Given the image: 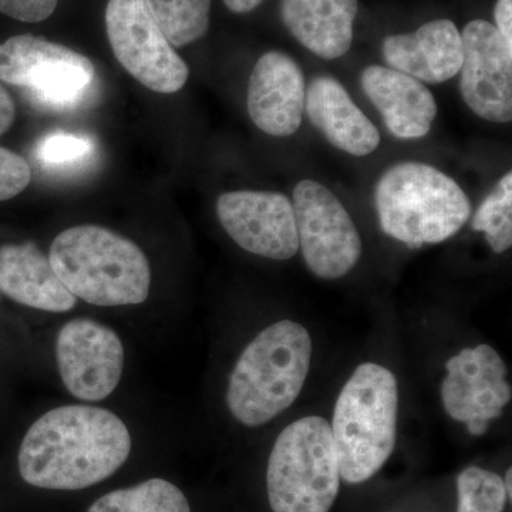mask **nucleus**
<instances>
[{"mask_svg": "<svg viewBox=\"0 0 512 512\" xmlns=\"http://www.w3.org/2000/svg\"><path fill=\"white\" fill-rule=\"evenodd\" d=\"M133 436L127 420L103 404L50 407L20 440L19 476L40 490H87L126 466Z\"/></svg>", "mask_w": 512, "mask_h": 512, "instance_id": "f257e3e1", "label": "nucleus"}, {"mask_svg": "<svg viewBox=\"0 0 512 512\" xmlns=\"http://www.w3.org/2000/svg\"><path fill=\"white\" fill-rule=\"evenodd\" d=\"M47 256L67 291L94 308L143 306L153 291V269L143 248L101 225L64 229Z\"/></svg>", "mask_w": 512, "mask_h": 512, "instance_id": "f03ea898", "label": "nucleus"}, {"mask_svg": "<svg viewBox=\"0 0 512 512\" xmlns=\"http://www.w3.org/2000/svg\"><path fill=\"white\" fill-rule=\"evenodd\" d=\"M312 339L292 320L262 330L242 350L229 375L228 412L249 429L264 426L298 399L311 369Z\"/></svg>", "mask_w": 512, "mask_h": 512, "instance_id": "7ed1b4c3", "label": "nucleus"}, {"mask_svg": "<svg viewBox=\"0 0 512 512\" xmlns=\"http://www.w3.org/2000/svg\"><path fill=\"white\" fill-rule=\"evenodd\" d=\"M375 204L384 234L409 248L447 241L471 217L470 198L453 178L414 161L393 165L380 177Z\"/></svg>", "mask_w": 512, "mask_h": 512, "instance_id": "20e7f679", "label": "nucleus"}, {"mask_svg": "<svg viewBox=\"0 0 512 512\" xmlns=\"http://www.w3.org/2000/svg\"><path fill=\"white\" fill-rule=\"evenodd\" d=\"M397 406L399 389L389 369L376 363L357 367L339 394L330 424L343 481L365 483L389 460Z\"/></svg>", "mask_w": 512, "mask_h": 512, "instance_id": "39448f33", "label": "nucleus"}, {"mask_svg": "<svg viewBox=\"0 0 512 512\" xmlns=\"http://www.w3.org/2000/svg\"><path fill=\"white\" fill-rule=\"evenodd\" d=\"M339 461L329 421L296 420L276 439L266 468L274 512H329L338 497Z\"/></svg>", "mask_w": 512, "mask_h": 512, "instance_id": "423d86ee", "label": "nucleus"}, {"mask_svg": "<svg viewBox=\"0 0 512 512\" xmlns=\"http://www.w3.org/2000/svg\"><path fill=\"white\" fill-rule=\"evenodd\" d=\"M53 360L64 392L73 402L103 404L116 394L127 369V348L119 330L89 316L57 326Z\"/></svg>", "mask_w": 512, "mask_h": 512, "instance_id": "0eeeda50", "label": "nucleus"}, {"mask_svg": "<svg viewBox=\"0 0 512 512\" xmlns=\"http://www.w3.org/2000/svg\"><path fill=\"white\" fill-rule=\"evenodd\" d=\"M89 57L45 37L19 35L0 43V80L28 90L50 109H70L93 89Z\"/></svg>", "mask_w": 512, "mask_h": 512, "instance_id": "6e6552de", "label": "nucleus"}, {"mask_svg": "<svg viewBox=\"0 0 512 512\" xmlns=\"http://www.w3.org/2000/svg\"><path fill=\"white\" fill-rule=\"evenodd\" d=\"M104 18L111 50L134 79L156 93L183 89L188 64L168 42L146 0H109Z\"/></svg>", "mask_w": 512, "mask_h": 512, "instance_id": "1a4fd4ad", "label": "nucleus"}, {"mask_svg": "<svg viewBox=\"0 0 512 512\" xmlns=\"http://www.w3.org/2000/svg\"><path fill=\"white\" fill-rule=\"evenodd\" d=\"M292 205L299 249L312 274L329 281L348 275L362 256V239L342 202L318 181L302 180Z\"/></svg>", "mask_w": 512, "mask_h": 512, "instance_id": "9d476101", "label": "nucleus"}, {"mask_svg": "<svg viewBox=\"0 0 512 512\" xmlns=\"http://www.w3.org/2000/svg\"><path fill=\"white\" fill-rule=\"evenodd\" d=\"M217 215L228 237L249 254L274 261L298 254L295 211L281 192H225L218 198Z\"/></svg>", "mask_w": 512, "mask_h": 512, "instance_id": "9b49d317", "label": "nucleus"}, {"mask_svg": "<svg viewBox=\"0 0 512 512\" xmlns=\"http://www.w3.org/2000/svg\"><path fill=\"white\" fill-rule=\"evenodd\" d=\"M460 92L473 113L491 123L512 120V46L487 20H471L463 33Z\"/></svg>", "mask_w": 512, "mask_h": 512, "instance_id": "f8f14e48", "label": "nucleus"}, {"mask_svg": "<svg viewBox=\"0 0 512 512\" xmlns=\"http://www.w3.org/2000/svg\"><path fill=\"white\" fill-rule=\"evenodd\" d=\"M446 367L441 399L448 416L461 423L503 416L511 402V386L505 380L507 367L491 346L461 350Z\"/></svg>", "mask_w": 512, "mask_h": 512, "instance_id": "ddd939ff", "label": "nucleus"}, {"mask_svg": "<svg viewBox=\"0 0 512 512\" xmlns=\"http://www.w3.org/2000/svg\"><path fill=\"white\" fill-rule=\"evenodd\" d=\"M305 99L301 66L279 50L262 55L248 83L247 107L252 123L269 136H292L301 127Z\"/></svg>", "mask_w": 512, "mask_h": 512, "instance_id": "4468645a", "label": "nucleus"}, {"mask_svg": "<svg viewBox=\"0 0 512 512\" xmlns=\"http://www.w3.org/2000/svg\"><path fill=\"white\" fill-rule=\"evenodd\" d=\"M0 295L47 315H67L79 305L33 242L0 245Z\"/></svg>", "mask_w": 512, "mask_h": 512, "instance_id": "2eb2a0df", "label": "nucleus"}, {"mask_svg": "<svg viewBox=\"0 0 512 512\" xmlns=\"http://www.w3.org/2000/svg\"><path fill=\"white\" fill-rule=\"evenodd\" d=\"M382 53L387 67L421 83L447 82L463 64L461 33L450 19L431 20L409 35L387 36Z\"/></svg>", "mask_w": 512, "mask_h": 512, "instance_id": "dca6fc26", "label": "nucleus"}, {"mask_svg": "<svg viewBox=\"0 0 512 512\" xmlns=\"http://www.w3.org/2000/svg\"><path fill=\"white\" fill-rule=\"evenodd\" d=\"M363 92L382 114L392 136L413 140L427 136L436 120V99L419 80L390 67L372 64L360 76Z\"/></svg>", "mask_w": 512, "mask_h": 512, "instance_id": "f3484780", "label": "nucleus"}, {"mask_svg": "<svg viewBox=\"0 0 512 512\" xmlns=\"http://www.w3.org/2000/svg\"><path fill=\"white\" fill-rule=\"evenodd\" d=\"M305 111L323 137L350 156H369L379 147V130L333 77L312 79L306 89Z\"/></svg>", "mask_w": 512, "mask_h": 512, "instance_id": "a211bd4d", "label": "nucleus"}, {"mask_svg": "<svg viewBox=\"0 0 512 512\" xmlns=\"http://www.w3.org/2000/svg\"><path fill=\"white\" fill-rule=\"evenodd\" d=\"M357 0H282L286 29L313 55L335 60L349 52Z\"/></svg>", "mask_w": 512, "mask_h": 512, "instance_id": "6ab92c4d", "label": "nucleus"}, {"mask_svg": "<svg viewBox=\"0 0 512 512\" xmlns=\"http://www.w3.org/2000/svg\"><path fill=\"white\" fill-rule=\"evenodd\" d=\"M87 512H191L180 488L165 478H148L101 495Z\"/></svg>", "mask_w": 512, "mask_h": 512, "instance_id": "aec40b11", "label": "nucleus"}, {"mask_svg": "<svg viewBox=\"0 0 512 512\" xmlns=\"http://www.w3.org/2000/svg\"><path fill=\"white\" fill-rule=\"evenodd\" d=\"M146 3L174 47L191 45L210 29L211 0H146Z\"/></svg>", "mask_w": 512, "mask_h": 512, "instance_id": "412c9836", "label": "nucleus"}, {"mask_svg": "<svg viewBox=\"0 0 512 512\" xmlns=\"http://www.w3.org/2000/svg\"><path fill=\"white\" fill-rule=\"evenodd\" d=\"M471 227L483 232L495 254H503L512 245V173L498 181L474 214Z\"/></svg>", "mask_w": 512, "mask_h": 512, "instance_id": "4be33fe9", "label": "nucleus"}, {"mask_svg": "<svg viewBox=\"0 0 512 512\" xmlns=\"http://www.w3.org/2000/svg\"><path fill=\"white\" fill-rule=\"evenodd\" d=\"M457 493V512H504L508 500L503 478L478 467L458 476Z\"/></svg>", "mask_w": 512, "mask_h": 512, "instance_id": "5701e85b", "label": "nucleus"}, {"mask_svg": "<svg viewBox=\"0 0 512 512\" xmlns=\"http://www.w3.org/2000/svg\"><path fill=\"white\" fill-rule=\"evenodd\" d=\"M94 153V143L89 137L70 133L49 134L40 140L36 157L47 167H70L83 164Z\"/></svg>", "mask_w": 512, "mask_h": 512, "instance_id": "b1692460", "label": "nucleus"}, {"mask_svg": "<svg viewBox=\"0 0 512 512\" xmlns=\"http://www.w3.org/2000/svg\"><path fill=\"white\" fill-rule=\"evenodd\" d=\"M32 170L25 158L0 147V201L12 200L28 188Z\"/></svg>", "mask_w": 512, "mask_h": 512, "instance_id": "393cba45", "label": "nucleus"}, {"mask_svg": "<svg viewBox=\"0 0 512 512\" xmlns=\"http://www.w3.org/2000/svg\"><path fill=\"white\" fill-rule=\"evenodd\" d=\"M59 0H0V13L19 22L39 23L55 13Z\"/></svg>", "mask_w": 512, "mask_h": 512, "instance_id": "a878e982", "label": "nucleus"}, {"mask_svg": "<svg viewBox=\"0 0 512 512\" xmlns=\"http://www.w3.org/2000/svg\"><path fill=\"white\" fill-rule=\"evenodd\" d=\"M495 28L512 46V0H497L494 8Z\"/></svg>", "mask_w": 512, "mask_h": 512, "instance_id": "bb28decb", "label": "nucleus"}, {"mask_svg": "<svg viewBox=\"0 0 512 512\" xmlns=\"http://www.w3.org/2000/svg\"><path fill=\"white\" fill-rule=\"evenodd\" d=\"M16 119L15 101L6 92L5 87L0 84V136L6 133Z\"/></svg>", "mask_w": 512, "mask_h": 512, "instance_id": "cd10ccee", "label": "nucleus"}, {"mask_svg": "<svg viewBox=\"0 0 512 512\" xmlns=\"http://www.w3.org/2000/svg\"><path fill=\"white\" fill-rule=\"evenodd\" d=\"M224 3L231 12L242 15V13L252 12L261 6L264 0H224Z\"/></svg>", "mask_w": 512, "mask_h": 512, "instance_id": "c85d7f7f", "label": "nucleus"}, {"mask_svg": "<svg viewBox=\"0 0 512 512\" xmlns=\"http://www.w3.org/2000/svg\"><path fill=\"white\" fill-rule=\"evenodd\" d=\"M466 424L468 431H470L473 436H483L485 431L488 429V424H490V421L473 420L468 421Z\"/></svg>", "mask_w": 512, "mask_h": 512, "instance_id": "c756f323", "label": "nucleus"}, {"mask_svg": "<svg viewBox=\"0 0 512 512\" xmlns=\"http://www.w3.org/2000/svg\"><path fill=\"white\" fill-rule=\"evenodd\" d=\"M503 483L505 487V493H507L508 500H511L512 497V468H508L507 473H505V478H503Z\"/></svg>", "mask_w": 512, "mask_h": 512, "instance_id": "7c9ffc66", "label": "nucleus"}, {"mask_svg": "<svg viewBox=\"0 0 512 512\" xmlns=\"http://www.w3.org/2000/svg\"><path fill=\"white\" fill-rule=\"evenodd\" d=\"M0 298H2V295H0Z\"/></svg>", "mask_w": 512, "mask_h": 512, "instance_id": "2f4dec72", "label": "nucleus"}]
</instances>
